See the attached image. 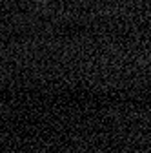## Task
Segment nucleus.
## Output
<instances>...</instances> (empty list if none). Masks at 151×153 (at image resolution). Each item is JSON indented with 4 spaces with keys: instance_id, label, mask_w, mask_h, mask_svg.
I'll use <instances>...</instances> for the list:
<instances>
[]
</instances>
